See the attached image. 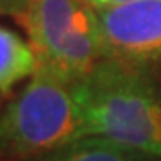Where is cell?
<instances>
[{"label": "cell", "mask_w": 161, "mask_h": 161, "mask_svg": "<svg viewBox=\"0 0 161 161\" xmlns=\"http://www.w3.org/2000/svg\"><path fill=\"white\" fill-rule=\"evenodd\" d=\"M84 136H98L161 159V95L143 66L104 58L72 84Z\"/></svg>", "instance_id": "obj_1"}, {"label": "cell", "mask_w": 161, "mask_h": 161, "mask_svg": "<svg viewBox=\"0 0 161 161\" xmlns=\"http://www.w3.org/2000/svg\"><path fill=\"white\" fill-rule=\"evenodd\" d=\"M84 138L72 84L36 70L0 113V154L29 159Z\"/></svg>", "instance_id": "obj_2"}, {"label": "cell", "mask_w": 161, "mask_h": 161, "mask_svg": "<svg viewBox=\"0 0 161 161\" xmlns=\"http://www.w3.org/2000/svg\"><path fill=\"white\" fill-rule=\"evenodd\" d=\"M16 20L29 36L38 70L68 84L106 58L97 11L86 0H29Z\"/></svg>", "instance_id": "obj_3"}, {"label": "cell", "mask_w": 161, "mask_h": 161, "mask_svg": "<svg viewBox=\"0 0 161 161\" xmlns=\"http://www.w3.org/2000/svg\"><path fill=\"white\" fill-rule=\"evenodd\" d=\"M97 16L106 58L143 68L161 61V0L98 9Z\"/></svg>", "instance_id": "obj_4"}, {"label": "cell", "mask_w": 161, "mask_h": 161, "mask_svg": "<svg viewBox=\"0 0 161 161\" xmlns=\"http://www.w3.org/2000/svg\"><path fill=\"white\" fill-rule=\"evenodd\" d=\"M159 158L140 150L124 147L111 140L98 136H84L59 147L56 150L45 152L36 158L23 161H158Z\"/></svg>", "instance_id": "obj_5"}, {"label": "cell", "mask_w": 161, "mask_h": 161, "mask_svg": "<svg viewBox=\"0 0 161 161\" xmlns=\"http://www.w3.org/2000/svg\"><path fill=\"white\" fill-rule=\"evenodd\" d=\"M38 70L31 43L0 25V93L7 95L18 82L32 77Z\"/></svg>", "instance_id": "obj_6"}, {"label": "cell", "mask_w": 161, "mask_h": 161, "mask_svg": "<svg viewBox=\"0 0 161 161\" xmlns=\"http://www.w3.org/2000/svg\"><path fill=\"white\" fill-rule=\"evenodd\" d=\"M29 6V0H0V16L18 18Z\"/></svg>", "instance_id": "obj_7"}, {"label": "cell", "mask_w": 161, "mask_h": 161, "mask_svg": "<svg viewBox=\"0 0 161 161\" xmlns=\"http://www.w3.org/2000/svg\"><path fill=\"white\" fill-rule=\"evenodd\" d=\"M88 4L93 9H109V7H118V6H125L131 2H138V0H86Z\"/></svg>", "instance_id": "obj_8"}]
</instances>
